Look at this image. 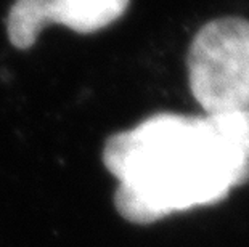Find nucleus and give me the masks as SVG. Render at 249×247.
I'll list each match as a JSON object with an SVG mask.
<instances>
[{
	"label": "nucleus",
	"mask_w": 249,
	"mask_h": 247,
	"mask_svg": "<svg viewBox=\"0 0 249 247\" xmlns=\"http://www.w3.org/2000/svg\"><path fill=\"white\" fill-rule=\"evenodd\" d=\"M208 115L213 117L219 130L227 136V140L246 159H249V108Z\"/></svg>",
	"instance_id": "obj_4"
},
{
	"label": "nucleus",
	"mask_w": 249,
	"mask_h": 247,
	"mask_svg": "<svg viewBox=\"0 0 249 247\" xmlns=\"http://www.w3.org/2000/svg\"><path fill=\"white\" fill-rule=\"evenodd\" d=\"M103 162L119 180L116 209L137 225L215 206L249 181V159L208 114L151 115L109 136Z\"/></svg>",
	"instance_id": "obj_1"
},
{
	"label": "nucleus",
	"mask_w": 249,
	"mask_h": 247,
	"mask_svg": "<svg viewBox=\"0 0 249 247\" xmlns=\"http://www.w3.org/2000/svg\"><path fill=\"white\" fill-rule=\"evenodd\" d=\"M188 83L204 114L249 108V21L224 16L206 23L190 44Z\"/></svg>",
	"instance_id": "obj_2"
},
{
	"label": "nucleus",
	"mask_w": 249,
	"mask_h": 247,
	"mask_svg": "<svg viewBox=\"0 0 249 247\" xmlns=\"http://www.w3.org/2000/svg\"><path fill=\"white\" fill-rule=\"evenodd\" d=\"M130 0H17L7 31L12 44L24 50L34 45L49 24L66 26L79 34L107 28L125 13Z\"/></svg>",
	"instance_id": "obj_3"
}]
</instances>
